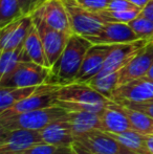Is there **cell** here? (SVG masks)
<instances>
[{"instance_id":"obj_1","label":"cell","mask_w":153,"mask_h":154,"mask_svg":"<svg viewBox=\"0 0 153 154\" xmlns=\"http://www.w3.org/2000/svg\"><path fill=\"white\" fill-rule=\"evenodd\" d=\"M92 43L87 38L72 34L57 62L50 67L47 84L64 86L74 83L82 66L84 57Z\"/></svg>"},{"instance_id":"obj_2","label":"cell","mask_w":153,"mask_h":154,"mask_svg":"<svg viewBox=\"0 0 153 154\" xmlns=\"http://www.w3.org/2000/svg\"><path fill=\"white\" fill-rule=\"evenodd\" d=\"M66 112H67L66 109L58 105H54L42 109L32 110L5 118H0V130H41L49 123L64 116Z\"/></svg>"},{"instance_id":"obj_3","label":"cell","mask_w":153,"mask_h":154,"mask_svg":"<svg viewBox=\"0 0 153 154\" xmlns=\"http://www.w3.org/2000/svg\"><path fill=\"white\" fill-rule=\"evenodd\" d=\"M50 68L32 61L21 62L15 69L0 78V87H32L46 83Z\"/></svg>"},{"instance_id":"obj_4","label":"cell","mask_w":153,"mask_h":154,"mask_svg":"<svg viewBox=\"0 0 153 154\" xmlns=\"http://www.w3.org/2000/svg\"><path fill=\"white\" fill-rule=\"evenodd\" d=\"M32 19H33V23L35 24L39 32L41 41H42L49 66L51 67L59 59L64 47L67 44L68 39L72 34L70 35L67 32H60L51 27L50 25H48L45 22L44 19L37 12H35L32 15Z\"/></svg>"},{"instance_id":"obj_5","label":"cell","mask_w":153,"mask_h":154,"mask_svg":"<svg viewBox=\"0 0 153 154\" xmlns=\"http://www.w3.org/2000/svg\"><path fill=\"white\" fill-rule=\"evenodd\" d=\"M64 2L67 8L74 34L87 38L99 34L106 24L98 13L82 8L75 0H64Z\"/></svg>"},{"instance_id":"obj_6","label":"cell","mask_w":153,"mask_h":154,"mask_svg":"<svg viewBox=\"0 0 153 154\" xmlns=\"http://www.w3.org/2000/svg\"><path fill=\"white\" fill-rule=\"evenodd\" d=\"M61 86L53 85V84L44 83L38 86L35 92L25 97L24 100L15 104L13 107L0 113V118L14 116L21 112L32 111V110L42 109V108L50 107L56 105V101L58 100V91Z\"/></svg>"},{"instance_id":"obj_7","label":"cell","mask_w":153,"mask_h":154,"mask_svg":"<svg viewBox=\"0 0 153 154\" xmlns=\"http://www.w3.org/2000/svg\"><path fill=\"white\" fill-rule=\"evenodd\" d=\"M149 42L150 41L148 40L139 39L133 42L112 44L110 53L108 54L105 60L102 70L96 77H102V75L122 70Z\"/></svg>"},{"instance_id":"obj_8","label":"cell","mask_w":153,"mask_h":154,"mask_svg":"<svg viewBox=\"0 0 153 154\" xmlns=\"http://www.w3.org/2000/svg\"><path fill=\"white\" fill-rule=\"evenodd\" d=\"M76 142L96 154H135L109 133L98 129L77 135Z\"/></svg>"},{"instance_id":"obj_9","label":"cell","mask_w":153,"mask_h":154,"mask_svg":"<svg viewBox=\"0 0 153 154\" xmlns=\"http://www.w3.org/2000/svg\"><path fill=\"white\" fill-rule=\"evenodd\" d=\"M0 131V154L18 152L36 144L44 143L40 130L14 129Z\"/></svg>"},{"instance_id":"obj_10","label":"cell","mask_w":153,"mask_h":154,"mask_svg":"<svg viewBox=\"0 0 153 154\" xmlns=\"http://www.w3.org/2000/svg\"><path fill=\"white\" fill-rule=\"evenodd\" d=\"M58 100L81 104H94V105H108V103L111 101L93 89L87 83H81V82H74L61 86L58 91Z\"/></svg>"},{"instance_id":"obj_11","label":"cell","mask_w":153,"mask_h":154,"mask_svg":"<svg viewBox=\"0 0 153 154\" xmlns=\"http://www.w3.org/2000/svg\"><path fill=\"white\" fill-rule=\"evenodd\" d=\"M111 46L112 45L92 44V46L88 49L84 57L82 66L75 82L86 83L90 79L99 75V72L102 70L104 66L107 56L110 53Z\"/></svg>"},{"instance_id":"obj_12","label":"cell","mask_w":153,"mask_h":154,"mask_svg":"<svg viewBox=\"0 0 153 154\" xmlns=\"http://www.w3.org/2000/svg\"><path fill=\"white\" fill-rule=\"evenodd\" d=\"M112 101L134 102V103H149L153 102V83L144 78L130 81L120 85L112 93Z\"/></svg>"},{"instance_id":"obj_13","label":"cell","mask_w":153,"mask_h":154,"mask_svg":"<svg viewBox=\"0 0 153 154\" xmlns=\"http://www.w3.org/2000/svg\"><path fill=\"white\" fill-rule=\"evenodd\" d=\"M36 12L51 27L70 35L74 34L64 0H46Z\"/></svg>"},{"instance_id":"obj_14","label":"cell","mask_w":153,"mask_h":154,"mask_svg":"<svg viewBox=\"0 0 153 154\" xmlns=\"http://www.w3.org/2000/svg\"><path fill=\"white\" fill-rule=\"evenodd\" d=\"M153 66V41H150L124 68L121 70L118 86L145 77Z\"/></svg>"},{"instance_id":"obj_15","label":"cell","mask_w":153,"mask_h":154,"mask_svg":"<svg viewBox=\"0 0 153 154\" xmlns=\"http://www.w3.org/2000/svg\"><path fill=\"white\" fill-rule=\"evenodd\" d=\"M92 44H120L139 40L128 23H113L109 22L104 25L99 34L87 37Z\"/></svg>"},{"instance_id":"obj_16","label":"cell","mask_w":153,"mask_h":154,"mask_svg":"<svg viewBox=\"0 0 153 154\" xmlns=\"http://www.w3.org/2000/svg\"><path fill=\"white\" fill-rule=\"evenodd\" d=\"M33 26L32 16H24L19 20L2 27L0 32L1 51H11L23 44Z\"/></svg>"},{"instance_id":"obj_17","label":"cell","mask_w":153,"mask_h":154,"mask_svg":"<svg viewBox=\"0 0 153 154\" xmlns=\"http://www.w3.org/2000/svg\"><path fill=\"white\" fill-rule=\"evenodd\" d=\"M43 142L55 147L72 146L76 140V136L72 131V127L64 116L49 123L40 130Z\"/></svg>"},{"instance_id":"obj_18","label":"cell","mask_w":153,"mask_h":154,"mask_svg":"<svg viewBox=\"0 0 153 154\" xmlns=\"http://www.w3.org/2000/svg\"><path fill=\"white\" fill-rule=\"evenodd\" d=\"M100 130L109 133H122L134 130L128 116L118 109L116 103L112 100L100 112Z\"/></svg>"},{"instance_id":"obj_19","label":"cell","mask_w":153,"mask_h":154,"mask_svg":"<svg viewBox=\"0 0 153 154\" xmlns=\"http://www.w3.org/2000/svg\"><path fill=\"white\" fill-rule=\"evenodd\" d=\"M64 119L72 125L75 136L91 130H100V113L91 111H67Z\"/></svg>"},{"instance_id":"obj_20","label":"cell","mask_w":153,"mask_h":154,"mask_svg":"<svg viewBox=\"0 0 153 154\" xmlns=\"http://www.w3.org/2000/svg\"><path fill=\"white\" fill-rule=\"evenodd\" d=\"M23 44H24L25 53L32 62H35L37 64L42 65V66L50 68L42 41H41L39 32L34 23Z\"/></svg>"},{"instance_id":"obj_21","label":"cell","mask_w":153,"mask_h":154,"mask_svg":"<svg viewBox=\"0 0 153 154\" xmlns=\"http://www.w3.org/2000/svg\"><path fill=\"white\" fill-rule=\"evenodd\" d=\"M109 133V132H107ZM112 137L124 145L126 148L135 154H152L146 144V137L144 134L134 130H129L122 133H109Z\"/></svg>"},{"instance_id":"obj_22","label":"cell","mask_w":153,"mask_h":154,"mask_svg":"<svg viewBox=\"0 0 153 154\" xmlns=\"http://www.w3.org/2000/svg\"><path fill=\"white\" fill-rule=\"evenodd\" d=\"M40 86V85H39ZM38 86L32 87H0V113L36 91Z\"/></svg>"},{"instance_id":"obj_23","label":"cell","mask_w":153,"mask_h":154,"mask_svg":"<svg viewBox=\"0 0 153 154\" xmlns=\"http://www.w3.org/2000/svg\"><path fill=\"white\" fill-rule=\"evenodd\" d=\"M116 106H118L121 111H123L128 116L129 121H130V123L132 124L133 128H134V131L144 134V135L153 134V118L141 111L132 109V108L121 105L118 103H116Z\"/></svg>"},{"instance_id":"obj_24","label":"cell","mask_w":153,"mask_h":154,"mask_svg":"<svg viewBox=\"0 0 153 154\" xmlns=\"http://www.w3.org/2000/svg\"><path fill=\"white\" fill-rule=\"evenodd\" d=\"M31 61L24 49V44L11 51H1L0 57V78L4 77L15 69L21 62Z\"/></svg>"},{"instance_id":"obj_25","label":"cell","mask_w":153,"mask_h":154,"mask_svg":"<svg viewBox=\"0 0 153 154\" xmlns=\"http://www.w3.org/2000/svg\"><path fill=\"white\" fill-rule=\"evenodd\" d=\"M120 75L121 70L106 75H102V77H94L86 83L91 86L93 89H96L98 92H100L102 95H104L105 97L111 100L113 91L118 86Z\"/></svg>"},{"instance_id":"obj_26","label":"cell","mask_w":153,"mask_h":154,"mask_svg":"<svg viewBox=\"0 0 153 154\" xmlns=\"http://www.w3.org/2000/svg\"><path fill=\"white\" fill-rule=\"evenodd\" d=\"M24 17L18 0H0V29Z\"/></svg>"},{"instance_id":"obj_27","label":"cell","mask_w":153,"mask_h":154,"mask_svg":"<svg viewBox=\"0 0 153 154\" xmlns=\"http://www.w3.org/2000/svg\"><path fill=\"white\" fill-rule=\"evenodd\" d=\"M141 8L130 11H110L105 10L102 12H99L98 14L102 17V19L106 23L113 22V23H128L134 18L139 16Z\"/></svg>"},{"instance_id":"obj_28","label":"cell","mask_w":153,"mask_h":154,"mask_svg":"<svg viewBox=\"0 0 153 154\" xmlns=\"http://www.w3.org/2000/svg\"><path fill=\"white\" fill-rule=\"evenodd\" d=\"M128 25L136 34L139 39L148 41L153 39V22L149 19L139 15L136 18L128 22Z\"/></svg>"},{"instance_id":"obj_29","label":"cell","mask_w":153,"mask_h":154,"mask_svg":"<svg viewBox=\"0 0 153 154\" xmlns=\"http://www.w3.org/2000/svg\"><path fill=\"white\" fill-rule=\"evenodd\" d=\"M80 6L93 13H99L109 8L111 0H75Z\"/></svg>"},{"instance_id":"obj_30","label":"cell","mask_w":153,"mask_h":154,"mask_svg":"<svg viewBox=\"0 0 153 154\" xmlns=\"http://www.w3.org/2000/svg\"><path fill=\"white\" fill-rule=\"evenodd\" d=\"M56 149H57V147L53 146V145H48L46 143H40V144H36L26 149L18 151V152L8 154H53Z\"/></svg>"},{"instance_id":"obj_31","label":"cell","mask_w":153,"mask_h":154,"mask_svg":"<svg viewBox=\"0 0 153 154\" xmlns=\"http://www.w3.org/2000/svg\"><path fill=\"white\" fill-rule=\"evenodd\" d=\"M115 102L121 104V105L127 106L129 108H132L134 110H137V111H141L143 113L153 118V102H149V103H134V102L125 101V100L115 101Z\"/></svg>"},{"instance_id":"obj_32","label":"cell","mask_w":153,"mask_h":154,"mask_svg":"<svg viewBox=\"0 0 153 154\" xmlns=\"http://www.w3.org/2000/svg\"><path fill=\"white\" fill-rule=\"evenodd\" d=\"M24 16H32L44 4L46 0H18Z\"/></svg>"},{"instance_id":"obj_33","label":"cell","mask_w":153,"mask_h":154,"mask_svg":"<svg viewBox=\"0 0 153 154\" xmlns=\"http://www.w3.org/2000/svg\"><path fill=\"white\" fill-rule=\"evenodd\" d=\"M139 8L129 2L128 0H111L109 8L107 10L110 11H130V10H136Z\"/></svg>"},{"instance_id":"obj_34","label":"cell","mask_w":153,"mask_h":154,"mask_svg":"<svg viewBox=\"0 0 153 154\" xmlns=\"http://www.w3.org/2000/svg\"><path fill=\"white\" fill-rule=\"evenodd\" d=\"M139 16L142 17H145V18L149 19L153 22V0H150L143 8L142 11L139 12Z\"/></svg>"},{"instance_id":"obj_35","label":"cell","mask_w":153,"mask_h":154,"mask_svg":"<svg viewBox=\"0 0 153 154\" xmlns=\"http://www.w3.org/2000/svg\"><path fill=\"white\" fill-rule=\"evenodd\" d=\"M72 148L75 149V151H76L78 154H96L94 152H92V151L88 150L83 145H81L80 143L76 142V140H75V143L72 144Z\"/></svg>"},{"instance_id":"obj_36","label":"cell","mask_w":153,"mask_h":154,"mask_svg":"<svg viewBox=\"0 0 153 154\" xmlns=\"http://www.w3.org/2000/svg\"><path fill=\"white\" fill-rule=\"evenodd\" d=\"M53 154H78V153L75 151L72 146H67V147H57V149H56L55 152Z\"/></svg>"},{"instance_id":"obj_37","label":"cell","mask_w":153,"mask_h":154,"mask_svg":"<svg viewBox=\"0 0 153 154\" xmlns=\"http://www.w3.org/2000/svg\"><path fill=\"white\" fill-rule=\"evenodd\" d=\"M128 1L131 2L132 4H134L135 6H137V8H139L142 10V8H143L150 0H128Z\"/></svg>"},{"instance_id":"obj_38","label":"cell","mask_w":153,"mask_h":154,"mask_svg":"<svg viewBox=\"0 0 153 154\" xmlns=\"http://www.w3.org/2000/svg\"><path fill=\"white\" fill-rule=\"evenodd\" d=\"M146 137V144H147L148 148H149L150 152L153 154V134H149V135H145Z\"/></svg>"},{"instance_id":"obj_39","label":"cell","mask_w":153,"mask_h":154,"mask_svg":"<svg viewBox=\"0 0 153 154\" xmlns=\"http://www.w3.org/2000/svg\"><path fill=\"white\" fill-rule=\"evenodd\" d=\"M143 78L145 80H148V81H150V82H152V83H153V66L150 68V70L146 73L145 77H143Z\"/></svg>"},{"instance_id":"obj_40","label":"cell","mask_w":153,"mask_h":154,"mask_svg":"<svg viewBox=\"0 0 153 154\" xmlns=\"http://www.w3.org/2000/svg\"><path fill=\"white\" fill-rule=\"evenodd\" d=\"M151 41H153V39H152V40H151Z\"/></svg>"}]
</instances>
